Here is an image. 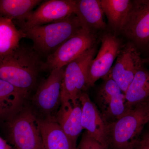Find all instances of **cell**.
<instances>
[{
    "instance_id": "cell-1",
    "label": "cell",
    "mask_w": 149,
    "mask_h": 149,
    "mask_svg": "<svg viewBox=\"0 0 149 149\" xmlns=\"http://www.w3.org/2000/svg\"><path fill=\"white\" fill-rule=\"evenodd\" d=\"M43 62L36 51L20 46L12 53L0 58V78L28 96L42 70Z\"/></svg>"
},
{
    "instance_id": "cell-2",
    "label": "cell",
    "mask_w": 149,
    "mask_h": 149,
    "mask_svg": "<svg viewBox=\"0 0 149 149\" xmlns=\"http://www.w3.org/2000/svg\"><path fill=\"white\" fill-rule=\"evenodd\" d=\"M83 27L77 15L72 14L60 21L22 30L33 42L36 52L47 54L54 52Z\"/></svg>"
},
{
    "instance_id": "cell-3",
    "label": "cell",
    "mask_w": 149,
    "mask_h": 149,
    "mask_svg": "<svg viewBox=\"0 0 149 149\" xmlns=\"http://www.w3.org/2000/svg\"><path fill=\"white\" fill-rule=\"evenodd\" d=\"M149 123V102L128 110L124 116L107 124L109 149H122L138 139Z\"/></svg>"
},
{
    "instance_id": "cell-4",
    "label": "cell",
    "mask_w": 149,
    "mask_h": 149,
    "mask_svg": "<svg viewBox=\"0 0 149 149\" xmlns=\"http://www.w3.org/2000/svg\"><path fill=\"white\" fill-rule=\"evenodd\" d=\"M65 67L53 70L31 98L30 107L35 117L54 120L61 105V88Z\"/></svg>"
},
{
    "instance_id": "cell-5",
    "label": "cell",
    "mask_w": 149,
    "mask_h": 149,
    "mask_svg": "<svg viewBox=\"0 0 149 149\" xmlns=\"http://www.w3.org/2000/svg\"><path fill=\"white\" fill-rule=\"evenodd\" d=\"M9 139L14 149H43L36 117L29 107L24 106L7 119Z\"/></svg>"
},
{
    "instance_id": "cell-6",
    "label": "cell",
    "mask_w": 149,
    "mask_h": 149,
    "mask_svg": "<svg viewBox=\"0 0 149 149\" xmlns=\"http://www.w3.org/2000/svg\"><path fill=\"white\" fill-rule=\"evenodd\" d=\"M95 32L83 27L79 32L65 41L43 62L42 70L65 67L86 51L95 46Z\"/></svg>"
},
{
    "instance_id": "cell-7",
    "label": "cell",
    "mask_w": 149,
    "mask_h": 149,
    "mask_svg": "<svg viewBox=\"0 0 149 149\" xmlns=\"http://www.w3.org/2000/svg\"><path fill=\"white\" fill-rule=\"evenodd\" d=\"M96 50L95 46L65 67L61 84V102L76 103L81 94L86 92L88 68Z\"/></svg>"
},
{
    "instance_id": "cell-8",
    "label": "cell",
    "mask_w": 149,
    "mask_h": 149,
    "mask_svg": "<svg viewBox=\"0 0 149 149\" xmlns=\"http://www.w3.org/2000/svg\"><path fill=\"white\" fill-rule=\"evenodd\" d=\"M97 92L96 106L105 121L112 123L122 117L128 111L125 96L118 85L108 74L102 78Z\"/></svg>"
},
{
    "instance_id": "cell-9",
    "label": "cell",
    "mask_w": 149,
    "mask_h": 149,
    "mask_svg": "<svg viewBox=\"0 0 149 149\" xmlns=\"http://www.w3.org/2000/svg\"><path fill=\"white\" fill-rule=\"evenodd\" d=\"M77 0H49L41 3L25 20L17 23L22 30L53 23L75 14Z\"/></svg>"
},
{
    "instance_id": "cell-10",
    "label": "cell",
    "mask_w": 149,
    "mask_h": 149,
    "mask_svg": "<svg viewBox=\"0 0 149 149\" xmlns=\"http://www.w3.org/2000/svg\"><path fill=\"white\" fill-rule=\"evenodd\" d=\"M122 32L137 47H149V0L132 1V6Z\"/></svg>"
},
{
    "instance_id": "cell-11",
    "label": "cell",
    "mask_w": 149,
    "mask_h": 149,
    "mask_svg": "<svg viewBox=\"0 0 149 149\" xmlns=\"http://www.w3.org/2000/svg\"><path fill=\"white\" fill-rule=\"evenodd\" d=\"M101 42L97 56L92 60L88 68L87 90L93 87L99 79L108 74L122 48L120 39L109 33L103 36Z\"/></svg>"
},
{
    "instance_id": "cell-12",
    "label": "cell",
    "mask_w": 149,
    "mask_h": 149,
    "mask_svg": "<svg viewBox=\"0 0 149 149\" xmlns=\"http://www.w3.org/2000/svg\"><path fill=\"white\" fill-rule=\"evenodd\" d=\"M116 58L108 74L125 94L137 70L143 65L144 59L132 43L123 47Z\"/></svg>"
},
{
    "instance_id": "cell-13",
    "label": "cell",
    "mask_w": 149,
    "mask_h": 149,
    "mask_svg": "<svg viewBox=\"0 0 149 149\" xmlns=\"http://www.w3.org/2000/svg\"><path fill=\"white\" fill-rule=\"evenodd\" d=\"M79 101L82 107V125L91 136L104 146L109 147L107 124L96 105L86 92L80 95Z\"/></svg>"
},
{
    "instance_id": "cell-14",
    "label": "cell",
    "mask_w": 149,
    "mask_h": 149,
    "mask_svg": "<svg viewBox=\"0 0 149 149\" xmlns=\"http://www.w3.org/2000/svg\"><path fill=\"white\" fill-rule=\"evenodd\" d=\"M54 120L70 139L75 143L83 130L82 125V107L80 102H61Z\"/></svg>"
},
{
    "instance_id": "cell-15",
    "label": "cell",
    "mask_w": 149,
    "mask_h": 149,
    "mask_svg": "<svg viewBox=\"0 0 149 149\" xmlns=\"http://www.w3.org/2000/svg\"><path fill=\"white\" fill-rule=\"evenodd\" d=\"M43 149H77L75 143L64 133L54 120L36 117Z\"/></svg>"
},
{
    "instance_id": "cell-16",
    "label": "cell",
    "mask_w": 149,
    "mask_h": 149,
    "mask_svg": "<svg viewBox=\"0 0 149 149\" xmlns=\"http://www.w3.org/2000/svg\"><path fill=\"white\" fill-rule=\"evenodd\" d=\"M75 14L84 27L93 32L106 27L100 0H77Z\"/></svg>"
},
{
    "instance_id": "cell-17",
    "label": "cell",
    "mask_w": 149,
    "mask_h": 149,
    "mask_svg": "<svg viewBox=\"0 0 149 149\" xmlns=\"http://www.w3.org/2000/svg\"><path fill=\"white\" fill-rule=\"evenodd\" d=\"M27 96L8 82L0 78V116L7 119L24 105Z\"/></svg>"
},
{
    "instance_id": "cell-18",
    "label": "cell",
    "mask_w": 149,
    "mask_h": 149,
    "mask_svg": "<svg viewBox=\"0 0 149 149\" xmlns=\"http://www.w3.org/2000/svg\"><path fill=\"white\" fill-rule=\"evenodd\" d=\"M127 109L149 102V70L143 65L137 70L134 79L125 93Z\"/></svg>"
},
{
    "instance_id": "cell-19",
    "label": "cell",
    "mask_w": 149,
    "mask_h": 149,
    "mask_svg": "<svg viewBox=\"0 0 149 149\" xmlns=\"http://www.w3.org/2000/svg\"><path fill=\"white\" fill-rule=\"evenodd\" d=\"M26 38L24 32L12 20L0 17V58L13 52L20 46L21 40Z\"/></svg>"
},
{
    "instance_id": "cell-20",
    "label": "cell",
    "mask_w": 149,
    "mask_h": 149,
    "mask_svg": "<svg viewBox=\"0 0 149 149\" xmlns=\"http://www.w3.org/2000/svg\"><path fill=\"white\" fill-rule=\"evenodd\" d=\"M104 14L112 29L122 32L132 6L130 0H100Z\"/></svg>"
},
{
    "instance_id": "cell-21",
    "label": "cell",
    "mask_w": 149,
    "mask_h": 149,
    "mask_svg": "<svg viewBox=\"0 0 149 149\" xmlns=\"http://www.w3.org/2000/svg\"><path fill=\"white\" fill-rule=\"evenodd\" d=\"M42 2L41 0H0V17L20 23Z\"/></svg>"
},
{
    "instance_id": "cell-22",
    "label": "cell",
    "mask_w": 149,
    "mask_h": 149,
    "mask_svg": "<svg viewBox=\"0 0 149 149\" xmlns=\"http://www.w3.org/2000/svg\"><path fill=\"white\" fill-rule=\"evenodd\" d=\"M77 149H109V147L104 146L94 139L87 131L82 136Z\"/></svg>"
},
{
    "instance_id": "cell-23",
    "label": "cell",
    "mask_w": 149,
    "mask_h": 149,
    "mask_svg": "<svg viewBox=\"0 0 149 149\" xmlns=\"http://www.w3.org/2000/svg\"><path fill=\"white\" fill-rule=\"evenodd\" d=\"M147 130L142 132L140 137V149H149V123Z\"/></svg>"
},
{
    "instance_id": "cell-24",
    "label": "cell",
    "mask_w": 149,
    "mask_h": 149,
    "mask_svg": "<svg viewBox=\"0 0 149 149\" xmlns=\"http://www.w3.org/2000/svg\"><path fill=\"white\" fill-rule=\"evenodd\" d=\"M140 137L134 139L130 142L127 146L122 149H140Z\"/></svg>"
},
{
    "instance_id": "cell-25",
    "label": "cell",
    "mask_w": 149,
    "mask_h": 149,
    "mask_svg": "<svg viewBox=\"0 0 149 149\" xmlns=\"http://www.w3.org/2000/svg\"><path fill=\"white\" fill-rule=\"evenodd\" d=\"M0 149H13L5 141L0 137Z\"/></svg>"
},
{
    "instance_id": "cell-26",
    "label": "cell",
    "mask_w": 149,
    "mask_h": 149,
    "mask_svg": "<svg viewBox=\"0 0 149 149\" xmlns=\"http://www.w3.org/2000/svg\"><path fill=\"white\" fill-rule=\"evenodd\" d=\"M147 51L148 52L149 55L147 58L143 59L144 63H148L149 64V47L148 48V49L147 50Z\"/></svg>"
}]
</instances>
